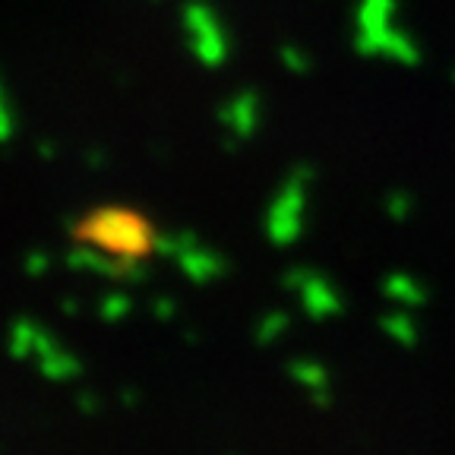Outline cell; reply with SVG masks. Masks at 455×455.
Masks as SVG:
<instances>
[{
	"instance_id": "obj_20",
	"label": "cell",
	"mask_w": 455,
	"mask_h": 455,
	"mask_svg": "<svg viewBox=\"0 0 455 455\" xmlns=\"http://www.w3.org/2000/svg\"><path fill=\"white\" fill-rule=\"evenodd\" d=\"M152 313H156L158 320H171V316L178 313V307H174V300L171 298H158L156 304H152Z\"/></svg>"
},
{
	"instance_id": "obj_7",
	"label": "cell",
	"mask_w": 455,
	"mask_h": 455,
	"mask_svg": "<svg viewBox=\"0 0 455 455\" xmlns=\"http://www.w3.org/2000/svg\"><path fill=\"white\" fill-rule=\"evenodd\" d=\"M298 298H300V307H304L307 316L313 320H329V316H339L341 313V294L335 291V284L329 282L326 275L320 272H307V278L300 282L298 288Z\"/></svg>"
},
{
	"instance_id": "obj_11",
	"label": "cell",
	"mask_w": 455,
	"mask_h": 455,
	"mask_svg": "<svg viewBox=\"0 0 455 455\" xmlns=\"http://www.w3.org/2000/svg\"><path fill=\"white\" fill-rule=\"evenodd\" d=\"M288 377L298 386H304L307 392L329 389V370L320 361H310V357H298V361L288 363Z\"/></svg>"
},
{
	"instance_id": "obj_10",
	"label": "cell",
	"mask_w": 455,
	"mask_h": 455,
	"mask_svg": "<svg viewBox=\"0 0 455 455\" xmlns=\"http://www.w3.org/2000/svg\"><path fill=\"white\" fill-rule=\"evenodd\" d=\"M383 294L392 304H402V307L427 304V288L414 275H405V272H392L389 278H383Z\"/></svg>"
},
{
	"instance_id": "obj_9",
	"label": "cell",
	"mask_w": 455,
	"mask_h": 455,
	"mask_svg": "<svg viewBox=\"0 0 455 455\" xmlns=\"http://www.w3.org/2000/svg\"><path fill=\"white\" fill-rule=\"evenodd\" d=\"M221 127L237 140H250L259 127V95L256 92H237L221 108Z\"/></svg>"
},
{
	"instance_id": "obj_17",
	"label": "cell",
	"mask_w": 455,
	"mask_h": 455,
	"mask_svg": "<svg viewBox=\"0 0 455 455\" xmlns=\"http://www.w3.org/2000/svg\"><path fill=\"white\" fill-rule=\"evenodd\" d=\"M278 57H282V64L291 73H298V76H307V73H310V57H307L300 48H294V44L278 48Z\"/></svg>"
},
{
	"instance_id": "obj_6",
	"label": "cell",
	"mask_w": 455,
	"mask_h": 455,
	"mask_svg": "<svg viewBox=\"0 0 455 455\" xmlns=\"http://www.w3.org/2000/svg\"><path fill=\"white\" fill-rule=\"evenodd\" d=\"M36 363H38V373L44 379H54V383H67V379H76L83 373V363L73 351H67L48 329L42 326L38 332V341H36Z\"/></svg>"
},
{
	"instance_id": "obj_13",
	"label": "cell",
	"mask_w": 455,
	"mask_h": 455,
	"mask_svg": "<svg viewBox=\"0 0 455 455\" xmlns=\"http://www.w3.org/2000/svg\"><path fill=\"white\" fill-rule=\"evenodd\" d=\"M379 326H383V332L389 335L392 341L405 345V348H414V345H418V323H414L405 310L386 313L383 320H379Z\"/></svg>"
},
{
	"instance_id": "obj_21",
	"label": "cell",
	"mask_w": 455,
	"mask_h": 455,
	"mask_svg": "<svg viewBox=\"0 0 455 455\" xmlns=\"http://www.w3.org/2000/svg\"><path fill=\"white\" fill-rule=\"evenodd\" d=\"M76 405H79V411H83V414H95L101 402L92 395V392H83V395H76Z\"/></svg>"
},
{
	"instance_id": "obj_5",
	"label": "cell",
	"mask_w": 455,
	"mask_h": 455,
	"mask_svg": "<svg viewBox=\"0 0 455 455\" xmlns=\"http://www.w3.org/2000/svg\"><path fill=\"white\" fill-rule=\"evenodd\" d=\"M355 51L363 57H386V60H395V64L414 67L420 60V48L408 32L392 26L383 28H357L355 36Z\"/></svg>"
},
{
	"instance_id": "obj_2",
	"label": "cell",
	"mask_w": 455,
	"mask_h": 455,
	"mask_svg": "<svg viewBox=\"0 0 455 455\" xmlns=\"http://www.w3.org/2000/svg\"><path fill=\"white\" fill-rule=\"evenodd\" d=\"M313 180V171L307 164L294 168L284 178L278 196L272 199L269 215H266V235L278 247H288L304 235V212H307V187Z\"/></svg>"
},
{
	"instance_id": "obj_18",
	"label": "cell",
	"mask_w": 455,
	"mask_h": 455,
	"mask_svg": "<svg viewBox=\"0 0 455 455\" xmlns=\"http://www.w3.org/2000/svg\"><path fill=\"white\" fill-rule=\"evenodd\" d=\"M411 209H414V199H411V193H402V190H395V193H389V196H386V212H389V219H395V221H405L408 215H411Z\"/></svg>"
},
{
	"instance_id": "obj_14",
	"label": "cell",
	"mask_w": 455,
	"mask_h": 455,
	"mask_svg": "<svg viewBox=\"0 0 455 455\" xmlns=\"http://www.w3.org/2000/svg\"><path fill=\"white\" fill-rule=\"evenodd\" d=\"M38 332H42V326H38L36 320H20V323H13V329H10V339H7L10 355H13L16 361L36 355Z\"/></svg>"
},
{
	"instance_id": "obj_23",
	"label": "cell",
	"mask_w": 455,
	"mask_h": 455,
	"mask_svg": "<svg viewBox=\"0 0 455 455\" xmlns=\"http://www.w3.org/2000/svg\"><path fill=\"white\" fill-rule=\"evenodd\" d=\"M60 310H64V313H67V316H73V313H79V300L67 298V300H64V307H60Z\"/></svg>"
},
{
	"instance_id": "obj_22",
	"label": "cell",
	"mask_w": 455,
	"mask_h": 455,
	"mask_svg": "<svg viewBox=\"0 0 455 455\" xmlns=\"http://www.w3.org/2000/svg\"><path fill=\"white\" fill-rule=\"evenodd\" d=\"M38 152H42V158H54V142H38Z\"/></svg>"
},
{
	"instance_id": "obj_24",
	"label": "cell",
	"mask_w": 455,
	"mask_h": 455,
	"mask_svg": "<svg viewBox=\"0 0 455 455\" xmlns=\"http://www.w3.org/2000/svg\"><path fill=\"white\" fill-rule=\"evenodd\" d=\"M4 101H7V99H4V89H0V105H4Z\"/></svg>"
},
{
	"instance_id": "obj_12",
	"label": "cell",
	"mask_w": 455,
	"mask_h": 455,
	"mask_svg": "<svg viewBox=\"0 0 455 455\" xmlns=\"http://www.w3.org/2000/svg\"><path fill=\"white\" fill-rule=\"evenodd\" d=\"M398 10V0H361L357 4V28H383L392 26Z\"/></svg>"
},
{
	"instance_id": "obj_15",
	"label": "cell",
	"mask_w": 455,
	"mask_h": 455,
	"mask_svg": "<svg viewBox=\"0 0 455 455\" xmlns=\"http://www.w3.org/2000/svg\"><path fill=\"white\" fill-rule=\"evenodd\" d=\"M288 326H291V320H288V313H282V310L266 313L263 320L256 323V329H253L256 345H272V341L282 339V335L288 332Z\"/></svg>"
},
{
	"instance_id": "obj_19",
	"label": "cell",
	"mask_w": 455,
	"mask_h": 455,
	"mask_svg": "<svg viewBox=\"0 0 455 455\" xmlns=\"http://www.w3.org/2000/svg\"><path fill=\"white\" fill-rule=\"evenodd\" d=\"M48 269H51V256L48 253H42V250H32V253H26V272L32 278H42Z\"/></svg>"
},
{
	"instance_id": "obj_1",
	"label": "cell",
	"mask_w": 455,
	"mask_h": 455,
	"mask_svg": "<svg viewBox=\"0 0 455 455\" xmlns=\"http://www.w3.org/2000/svg\"><path fill=\"white\" fill-rule=\"evenodd\" d=\"M70 231L76 241L95 243V247L108 250L114 256H127V259H146L149 253H156V237H158V231L140 212L124 206L92 209Z\"/></svg>"
},
{
	"instance_id": "obj_8",
	"label": "cell",
	"mask_w": 455,
	"mask_h": 455,
	"mask_svg": "<svg viewBox=\"0 0 455 455\" xmlns=\"http://www.w3.org/2000/svg\"><path fill=\"white\" fill-rule=\"evenodd\" d=\"M178 266H180V272L196 284L215 282V278H221L228 272L225 256L215 253V250H209V247H203L196 235H193L190 241H187V247L178 253Z\"/></svg>"
},
{
	"instance_id": "obj_3",
	"label": "cell",
	"mask_w": 455,
	"mask_h": 455,
	"mask_svg": "<svg viewBox=\"0 0 455 455\" xmlns=\"http://www.w3.org/2000/svg\"><path fill=\"white\" fill-rule=\"evenodd\" d=\"M180 20H184V32L190 51L203 67H221L231 54V42L225 36V26H221L219 13L209 7L206 0H187L184 10H180Z\"/></svg>"
},
{
	"instance_id": "obj_4",
	"label": "cell",
	"mask_w": 455,
	"mask_h": 455,
	"mask_svg": "<svg viewBox=\"0 0 455 455\" xmlns=\"http://www.w3.org/2000/svg\"><path fill=\"white\" fill-rule=\"evenodd\" d=\"M67 266L79 272H95V275H105L111 282H142L146 269H142V259H127V256H114L108 250L95 247V243H83L67 253Z\"/></svg>"
},
{
	"instance_id": "obj_16",
	"label": "cell",
	"mask_w": 455,
	"mask_h": 455,
	"mask_svg": "<svg viewBox=\"0 0 455 455\" xmlns=\"http://www.w3.org/2000/svg\"><path fill=\"white\" fill-rule=\"evenodd\" d=\"M130 310H133V300H130L127 294H121V291H114V294H108V298L99 300V316L105 323L124 320V316H127Z\"/></svg>"
}]
</instances>
